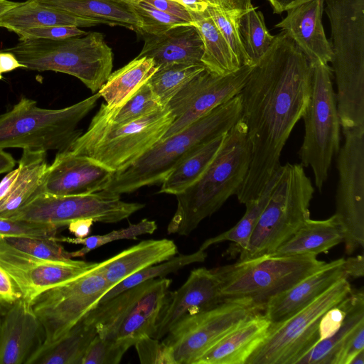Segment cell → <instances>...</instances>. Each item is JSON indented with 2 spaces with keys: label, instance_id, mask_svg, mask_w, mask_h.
<instances>
[{
  "label": "cell",
  "instance_id": "obj_46",
  "mask_svg": "<svg viewBox=\"0 0 364 364\" xmlns=\"http://www.w3.org/2000/svg\"><path fill=\"white\" fill-rule=\"evenodd\" d=\"M60 228L53 224L0 218V235H15L54 238Z\"/></svg>",
  "mask_w": 364,
  "mask_h": 364
},
{
  "label": "cell",
  "instance_id": "obj_49",
  "mask_svg": "<svg viewBox=\"0 0 364 364\" xmlns=\"http://www.w3.org/2000/svg\"><path fill=\"white\" fill-rule=\"evenodd\" d=\"M364 350V321L359 323L343 342L334 364H349L353 358Z\"/></svg>",
  "mask_w": 364,
  "mask_h": 364
},
{
  "label": "cell",
  "instance_id": "obj_14",
  "mask_svg": "<svg viewBox=\"0 0 364 364\" xmlns=\"http://www.w3.org/2000/svg\"><path fill=\"white\" fill-rule=\"evenodd\" d=\"M110 289L97 262L81 275L37 296L31 306L42 328L41 343L49 344L64 336Z\"/></svg>",
  "mask_w": 364,
  "mask_h": 364
},
{
  "label": "cell",
  "instance_id": "obj_34",
  "mask_svg": "<svg viewBox=\"0 0 364 364\" xmlns=\"http://www.w3.org/2000/svg\"><path fill=\"white\" fill-rule=\"evenodd\" d=\"M346 315L341 328L333 336L319 341L307 351L296 364H334L346 338L364 321V293L363 289L352 290L346 298Z\"/></svg>",
  "mask_w": 364,
  "mask_h": 364
},
{
  "label": "cell",
  "instance_id": "obj_51",
  "mask_svg": "<svg viewBox=\"0 0 364 364\" xmlns=\"http://www.w3.org/2000/svg\"><path fill=\"white\" fill-rule=\"evenodd\" d=\"M156 9L178 17L191 24L193 20L191 12L183 5L174 0H141Z\"/></svg>",
  "mask_w": 364,
  "mask_h": 364
},
{
  "label": "cell",
  "instance_id": "obj_38",
  "mask_svg": "<svg viewBox=\"0 0 364 364\" xmlns=\"http://www.w3.org/2000/svg\"><path fill=\"white\" fill-rule=\"evenodd\" d=\"M206 257L207 252L205 250L198 249V251L193 253L173 256L166 261L149 266L119 282L105 294L99 302L107 301L118 294L144 282L165 277V276L176 272L189 264L203 262L205 260Z\"/></svg>",
  "mask_w": 364,
  "mask_h": 364
},
{
  "label": "cell",
  "instance_id": "obj_20",
  "mask_svg": "<svg viewBox=\"0 0 364 364\" xmlns=\"http://www.w3.org/2000/svg\"><path fill=\"white\" fill-rule=\"evenodd\" d=\"M114 171L69 150L58 151L48 165L41 192L55 196L85 195L103 191Z\"/></svg>",
  "mask_w": 364,
  "mask_h": 364
},
{
  "label": "cell",
  "instance_id": "obj_42",
  "mask_svg": "<svg viewBox=\"0 0 364 364\" xmlns=\"http://www.w3.org/2000/svg\"><path fill=\"white\" fill-rule=\"evenodd\" d=\"M164 107L166 106L162 105L146 82L120 107L109 109L102 103L100 109L112 122L126 123L160 110Z\"/></svg>",
  "mask_w": 364,
  "mask_h": 364
},
{
  "label": "cell",
  "instance_id": "obj_45",
  "mask_svg": "<svg viewBox=\"0 0 364 364\" xmlns=\"http://www.w3.org/2000/svg\"><path fill=\"white\" fill-rule=\"evenodd\" d=\"M134 8L141 19V34L158 35L173 27L191 24L178 17L160 11L141 0H132Z\"/></svg>",
  "mask_w": 364,
  "mask_h": 364
},
{
  "label": "cell",
  "instance_id": "obj_48",
  "mask_svg": "<svg viewBox=\"0 0 364 364\" xmlns=\"http://www.w3.org/2000/svg\"><path fill=\"white\" fill-rule=\"evenodd\" d=\"M20 41L28 39L63 40L87 33L73 26H46L15 31Z\"/></svg>",
  "mask_w": 364,
  "mask_h": 364
},
{
  "label": "cell",
  "instance_id": "obj_24",
  "mask_svg": "<svg viewBox=\"0 0 364 364\" xmlns=\"http://www.w3.org/2000/svg\"><path fill=\"white\" fill-rule=\"evenodd\" d=\"M138 57L151 58L158 68L170 64H203L204 48L199 31L193 24L173 27L158 35L144 34Z\"/></svg>",
  "mask_w": 364,
  "mask_h": 364
},
{
  "label": "cell",
  "instance_id": "obj_50",
  "mask_svg": "<svg viewBox=\"0 0 364 364\" xmlns=\"http://www.w3.org/2000/svg\"><path fill=\"white\" fill-rule=\"evenodd\" d=\"M345 299L328 309L321 317L318 326L319 341L333 336L341 328L346 315Z\"/></svg>",
  "mask_w": 364,
  "mask_h": 364
},
{
  "label": "cell",
  "instance_id": "obj_7",
  "mask_svg": "<svg viewBox=\"0 0 364 364\" xmlns=\"http://www.w3.org/2000/svg\"><path fill=\"white\" fill-rule=\"evenodd\" d=\"M98 92L70 106L46 109L22 97L8 112L0 114V148L47 151L68 150L82 134L80 122L95 107Z\"/></svg>",
  "mask_w": 364,
  "mask_h": 364
},
{
  "label": "cell",
  "instance_id": "obj_26",
  "mask_svg": "<svg viewBox=\"0 0 364 364\" xmlns=\"http://www.w3.org/2000/svg\"><path fill=\"white\" fill-rule=\"evenodd\" d=\"M177 253V246L172 240H144L100 262V268L112 288L130 275L166 261Z\"/></svg>",
  "mask_w": 364,
  "mask_h": 364
},
{
  "label": "cell",
  "instance_id": "obj_4",
  "mask_svg": "<svg viewBox=\"0 0 364 364\" xmlns=\"http://www.w3.org/2000/svg\"><path fill=\"white\" fill-rule=\"evenodd\" d=\"M240 93L220 104L186 129L161 139L132 164L114 172L105 191L118 195L161 183L188 154L228 132L241 118Z\"/></svg>",
  "mask_w": 364,
  "mask_h": 364
},
{
  "label": "cell",
  "instance_id": "obj_11",
  "mask_svg": "<svg viewBox=\"0 0 364 364\" xmlns=\"http://www.w3.org/2000/svg\"><path fill=\"white\" fill-rule=\"evenodd\" d=\"M171 279L160 277L144 282L115 296L99 302L84 318L103 338L134 343L152 336Z\"/></svg>",
  "mask_w": 364,
  "mask_h": 364
},
{
  "label": "cell",
  "instance_id": "obj_56",
  "mask_svg": "<svg viewBox=\"0 0 364 364\" xmlns=\"http://www.w3.org/2000/svg\"><path fill=\"white\" fill-rule=\"evenodd\" d=\"M21 172L19 166L4 177L0 182V200L3 199L11 190L16 183Z\"/></svg>",
  "mask_w": 364,
  "mask_h": 364
},
{
  "label": "cell",
  "instance_id": "obj_5",
  "mask_svg": "<svg viewBox=\"0 0 364 364\" xmlns=\"http://www.w3.org/2000/svg\"><path fill=\"white\" fill-rule=\"evenodd\" d=\"M173 121L167 106L126 123L112 122L100 108L87 130L74 141L68 150L114 172L119 171L158 143Z\"/></svg>",
  "mask_w": 364,
  "mask_h": 364
},
{
  "label": "cell",
  "instance_id": "obj_53",
  "mask_svg": "<svg viewBox=\"0 0 364 364\" xmlns=\"http://www.w3.org/2000/svg\"><path fill=\"white\" fill-rule=\"evenodd\" d=\"M343 268L348 278H359L364 275V257L363 255L348 257L344 259Z\"/></svg>",
  "mask_w": 364,
  "mask_h": 364
},
{
  "label": "cell",
  "instance_id": "obj_40",
  "mask_svg": "<svg viewBox=\"0 0 364 364\" xmlns=\"http://www.w3.org/2000/svg\"><path fill=\"white\" fill-rule=\"evenodd\" d=\"M156 229L157 225L154 220L143 219L137 223H130L127 228L112 230L105 235H91L83 238L56 236L53 239L58 242L82 245L81 249L69 252L70 257L73 259L83 257L92 250L114 241L136 239L143 235L152 234Z\"/></svg>",
  "mask_w": 364,
  "mask_h": 364
},
{
  "label": "cell",
  "instance_id": "obj_8",
  "mask_svg": "<svg viewBox=\"0 0 364 364\" xmlns=\"http://www.w3.org/2000/svg\"><path fill=\"white\" fill-rule=\"evenodd\" d=\"M314 188L304 167L287 163L276 171L269 200L239 261L274 252L310 218Z\"/></svg>",
  "mask_w": 364,
  "mask_h": 364
},
{
  "label": "cell",
  "instance_id": "obj_41",
  "mask_svg": "<svg viewBox=\"0 0 364 364\" xmlns=\"http://www.w3.org/2000/svg\"><path fill=\"white\" fill-rule=\"evenodd\" d=\"M0 244L20 254L48 261L71 259L69 252L53 238L27 235H0Z\"/></svg>",
  "mask_w": 364,
  "mask_h": 364
},
{
  "label": "cell",
  "instance_id": "obj_29",
  "mask_svg": "<svg viewBox=\"0 0 364 364\" xmlns=\"http://www.w3.org/2000/svg\"><path fill=\"white\" fill-rule=\"evenodd\" d=\"M102 23L43 6L27 0L0 15V27L14 32L46 26H73L90 27Z\"/></svg>",
  "mask_w": 364,
  "mask_h": 364
},
{
  "label": "cell",
  "instance_id": "obj_47",
  "mask_svg": "<svg viewBox=\"0 0 364 364\" xmlns=\"http://www.w3.org/2000/svg\"><path fill=\"white\" fill-rule=\"evenodd\" d=\"M134 346L141 363L173 364L167 348L161 340L144 336Z\"/></svg>",
  "mask_w": 364,
  "mask_h": 364
},
{
  "label": "cell",
  "instance_id": "obj_16",
  "mask_svg": "<svg viewBox=\"0 0 364 364\" xmlns=\"http://www.w3.org/2000/svg\"><path fill=\"white\" fill-rule=\"evenodd\" d=\"M342 130L333 215L343 232L346 253L351 255L364 247V129Z\"/></svg>",
  "mask_w": 364,
  "mask_h": 364
},
{
  "label": "cell",
  "instance_id": "obj_19",
  "mask_svg": "<svg viewBox=\"0 0 364 364\" xmlns=\"http://www.w3.org/2000/svg\"><path fill=\"white\" fill-rule=\"evenodd\" d=\"M222 289L220 267L193 269L178 289L167 292L151 337L161 340L185 316L210 309L226 301Z\"/></svg>",
  "mask_w": 364,
  "mask_h": 364
},
{
  "label": "cell",
  "instance_id": "obj_52",
  "mask_svg": "<svg viewBox=\"0 0 364 364\" xmlns=\"http://www.w3.org/2000/svg\"><path fill=\"white\" fill-rule=\"evenodd\" d=\"M21 298V292L9 274L0 267V304L9 306Z\"/></svg>",
  "mask_w": 364,
  "mask_h": 364
},
{
  "label": "cell",
  "instance_id": "obj_60",
  "mask_svg": "<svg viewBox=\"0 0 364 364\" xmlns=\"http://www.w3.org/2000/svg\"><path fill=\"white\" fill-rule=\"evenodd\" d=\"M271 4L274 14L286 11L290 5L297 0H267Z\"/></svg>",
  "mask_w": 364,
  "mask_h": 364
},
{
  "label": "cell",
  "instance_id": "obj_43",
  "mask_svg": "<svg viewBox=\"0 0 364 364\" xmlns=\"http://www.w3.org/2000/svg\"><path fill=\"white\" fill-rule=\"evenodd\" d=\"M207 11L240 64L251 65L243 47L239 31V19L246 10L225 9L215 5L209 6Z\"/></svg>",
  "mask_w": 364,
  "mask_h": 364
},
{
  "label": "cell",
  "instance_id": "obj_1",
  "mask_svg": "<svg viewBox=\"0 0 364 364\" xmlns=\"http://www.w3.org/2000/svg\"><path fill=\"white\" fill-rule=\"evenodd\" d=\"M311 73L309 60L283 31L253 66L240 92L250 152L236 194L240 203L257 198L280 166L282 149L308 103Z\"/></svg>",
  "mask_w": 364,
  "mask_h": 364
},
{
  "label": "cell",
  "instance_id": "obj_12",
  "mask_svg": "<svg viewBox=\"0 0 364 364\" xmlns=\"http://www.w3.org/2000/svg\"><path fill=\"white\" fill-rule=\"evenodd\" d=\"M348 278H343L306 306L284 321L270 324L266 337L245 364H296L318 341L323 315L352 291Z\"/></svg>",
  "mask_w": 364,
  "mask_h": 364
},
{
  "label": "cell",
  "instance_id": "obj_22",
  "mask_svg": "<svg viewBox=\"0 0 364 364\" xmlns=\"http://www.w3.org/2000/svg\"><path fill=\"white\" fill-rule=\"evenodd\" d=\"M39 320L21 298L9 306L0 321V364H25L42 342Z\"/></svg>",
  "mask_w": 364,
  "mask_h": 364
},
{
  "label": "cell",
  "instance_id": "obj_27",
  "mask_svg": "<svg viewBox=\"0 0 364 364\" xmlns=\"http://www.w3.org/2000/svg\"><path fill=\"white\" fill-rule=\"evenodd\" d=\"M77 16L122 26L141 34V21L132 0H31Z\"/></svg>",
  "mask_w": 364,
  "mask_h": 364
},
{
  "label": "cell",
  "instance_id": "obj_33",
  "mask_svg": "<svg viewBox=\"0 0 364 364\" xmlns=\"http://www.w3.org/2000/svg\"><path fill=\"white\" fill-rule=\"evenodd\" d=\"M191 14L193 25L203 41L204 51L201 63L205 68L215 74L225 75L242 66L208 11L191 12Z\"/></svg>",
  "mask_w": 364,
  "mask_h": 364
},
{
  "label": "cell",
  "instance_id": "obj_3",
  "mask_svg": "<svg viewBox=\"0 0 364 364\" xmlns=\"http://www.w3.org/2000/svg\"><path fill=\"white\" fill-rule=\"evenodd\" d=\"M342 129H364V0H325Z\"/></svg>",
  "mask_w": 364,
  "mask_h": 364
},
{
  "label": "cell",
  "instance_id": "obj_6",
  "mask_svg": "<svg viewBox=\"0 0 364 364\" xmlns=\"http://www.w3.org/2000/svg\"><path fill=\"white\" fill-rule=\"evenodd\" d=\"M4 51L13 53L26 69L55 71L79 79L94 94L112 73L113 52L102 33L87 34L63 40L20 41Z\"/></svg>",
  "mask_w": 364,
  "mask_h": 364
},
{
  "label": "cell",
  "instance_id": "obj_13",
  "mask_svg": "<svg viewBox=\"0 0 364 364\" xmlns=\"http://www.w3.org/2000/svg\"><path fill=\"white\" fill-rule=\"evenodd\" d=\"M263 310L244 299H228L210 309L186 315L162 338L173 364H196L215 343Z\"/></svg>",
  "mask_w": 364,
  "mask_h": 364
},
{
  "label": "cell",
  "instance_id": "obj_23",
  "mask_svg": "<svg viewBox=\"0 0 364 364\" xmlns=\"http://www.w3.org/2000/svg\"><path fill=\"white\" fill-rule=\"evenodd\" d=\"M344 258L326 264L291 288L271 299L262 311L271 324L291 316L320 296L333 284L348 278L343 268Z\"/></svg>",
  "mask_w": 364,
  "mask_h": 364
},
{
  "label": "cell",
  "instance_id": "obj_63",
  "mask_svg": "<svg viewBox=\"0 0 364 364\" xmlns=\"http://www.w3.org/2000/svg\"><path fill=\"white\" fill-rule=\"evenodd\" d=\"M311 1V0H297V1H296L295 2H294L291 5H290V6L289 7V9H291V8H293V7H294V6H299V5H300V4H304V3H305V2H307V1ZM288 9H287V10H288Z\"/></svg>",
  "mask_w": 364,
  "mask_h": 364
},
{
  "label": "cell",
  "instance_id": "obj_54",
  "mask_svg": "<svg viewBox=\"0 0 364 364\" xmlns=\"http://www.w3.org/2000/svg\"><path fill=\"white\" fill-rule=\"evenodd\" d=\"M95 221L92 219H78L68 225V230L75 237L83 238L88 236Z\"/></svg>",
  "mask_w": 364,
  "mask_h": 364
},
{
  "label": "cell",
  "instance_id": "obj_30",
  "mask_svg": "<svg viewBox=\"0 0 364 364\" xmlns=\"http://www.w3.org/2000/svg\"><path fill=\"white\" fill-rule=\"evenodd\" d=\"M97 335L95 326L84 318L64 336L49 343H40L25 364H82L85 353Z\"/></svg>",
  "mask_w": 364,
  "mask_h": 364
},
{
  "label": "cell",
  "instance_id": "obj_59",
  "mask_svg": "<svg viewBox=\"0 0 364 364\" xmlns=\"http://www.w3.org/2000/svg\"><path fill=\"white\" fill-rule=\"evenodd\" d=\"M16 165V160L9 153L0 148V174L11 171Z\"/></svg>",
  "mask_w": 364,
  "mask_h": 364
},
{
  "label": "cell",
  "instance_id": "obj_36",
  "mask_svg": "<svg viewBox=\"0 0 364 364\" xmlns=\"http://www.w3.org/2000/svg\"><path fill=\"white\" fill-rule=\"evenodd\" d=\"M275 179L276 172L267 183L261 194L257 198L244 204L246 210L242 218L227 231L205 240L199 249L205 250L215 244L230 241L234 243L232 252L240 253L245 250L248 245L260 214L269 200Z\"/></svg>",
  "mask_w": 364,
  "mask_h": 364
},
{
  "label": "cell",
  "instance_id": "obj_55",
  "mask_svg": "<svg viewBox=\"0 0 364 364\" xmlns=\"http://www.w3.org/2000/svg\"><path fill=\"white\" fill-rule=\"evenodd\" d=\"M17 68H26V66L21 63L13 53L6 51L0 52V80L3 78V73Z\"/></svg>",
  "mask_w": 364,
  "mask_h": 364
},
{
  "label": "cell",
  "instance_id": "obj_31",
  "mask_svg": "<svg viewBox=\"0 0 364 364\" xmlns=\"http://www.w3.org/2000/svg\"><path fill=\"white\" fill-rule=\"evenodd\" d=\"M19 176L11 191L0 200V218H7L41 192L48 164L46 151L23 149Z\"/></svg>",
  "mask_w": 364,
  "mask_h": 364
},
{
  "label": "cell",
  "instance_id": "obj_18",
  "mask_svg": "<svg viewBox=\"0 0 364 364\" xmlns=\"http://www.w3.org/2000/svg\"><path fill=\"white\" fill-rule=\"evenodd\" d=\"M97 264L73 259H41L20 254L0 244V267L21 292V299L29 304L44 291L81 275Z\"/></svg>",
  "mask_w": 364,
  "mask_h": 364
},
{
  "label": "cell",
  "instance_id": "obj_9",
  "mask_svg": "<svg viewBox=\"0 0 364 364\" xmlns=\"http://www.w3.org/2000/svg\"><path fill=\"white\" fill-rule=\"evenodd\" d=\"M326 264L311 254L266 255L219 267L225 300L244 299L262 310L274 296Z\"/></svg>",
  "mask_w": 364,
  "mask_h": 364
},
{
  "label": "cell",
  "instance_id": "obj_37",
  "mask_svg": "<svg viewBox=\"0 0 364 364\" xmlns=\"http://www.w3.org/2000/svg\"><path fill=\"white\" fill-rule=\"evenodd\" d=\"M239 31L245 50L254 66L269 50L275 36L268 31L263 14L253 6L240 16Z\"/></svg>",
  "mask_w": 364,
  "mask_h": 364
},
{
  "label": "cell",
  "instance_id": "obj_25",
  "mask_svg": "<svg viewBox=\"0 0 364 364\" xmlns=\"http://www.w3.org/2000/svg\"><path fill=\"white\" fill-rule=\"evenodd\" d=\"M262 311L252 316L207 350L196 364H245L270 326Z\"/></svg>",
  "mask_w": 364,
  "mask_h": 364
},
{
  "label": "cell",
  "instance_id": "obj_21",
  "mask_svg": "<svg viewBox=\"0 0 364 364\" xmlns=\"http://www.w3.org/2000/svg\"><path fill=\"white\" fill-rule=\"evenodd\" d=\"M324 1L311 0L291 8L274 26L294 43L311 65L328 64L331 60L330 42L322 23Z\"/></svg>",
  "mask_w": 364,
  "mask_h": 364
},
{
  "label": "cell",
  "instance_id": "obj_28",
  "mask_svg": "<svg viewBox=\"0 0 364 364\" xmlns=\"http://www.w3.org/2000/svg\"><path fill=\"white\" fill-rule=\"evenodd\" d=\"M343 241L342 230L333 215L325 220H307L272 255L293 256L326 253Z\"/></svg>",
  "mask_w": 364,
  "mask_h": 364
},
{
  "label": "cell",
  "instance_id": "obj_62",
  "mask_svg": "<svg viewBox=\"0 0 364 364\" xmlns=\"http://www.w3.org/2000/svg\"><path fill=\"white\" fill-rule=\"evenodd\" d=\"M349 364H364V350L358 353Z\"/></svg>",
  "mask_w": 364,
  "mask_h": 364
},
{
  "label": "cell",
  "instance_id": "obj_10",
  "mask_svg": "<svg viewBox=\"0 0 364 364\" xmlns=\"http://www.w3.org/2000/svg\"><path fill=\"white\" fill-rule=\"evenodd\" d=\"M311 66L310 96L301 117L304 136L298 156L303 167H311L315 186L321 192L340 149L341 124L331 68L321 63Z\"/></svg>",
  "mask_w": 364,
  "mask_h": 364
},
{
  "label": "cell",
  "instance_id": "obj_39",
  "mask_svg": "<svg viewBox=\"0 0 364 364\" xmlns=\"http://www.w3.org/2000/svg\"><path fill=\"white\" fill-rule=\"evenodd\" d=\"M205 68L203 64H170L159 68L147 82L162 105L166 106L185 85Z\"/></svg>",
  "mask_w": 364,
  "mask_h": 364
},
{
  "label": "cell",
  "instance_id": "obj_58",
  "mask_svg": "<svg viewBox=\"0 0 364 364\" xmlns=\"http://www.w3.org/2000/svg\"><path fill=\"white\" fill-rule=\"evenodd\" d=\"M212 2L225 9L247 10L252 6V0H211Z\"/></svg>",
  "mask_w": 364,
  "mask_h": 364
},
{
  "label": "cell",
  "instance_id": "obj_15",
  "mask_svg": "<svg viewBox=\"0 0 364 364\" xmlns=\"http://www.w3.org/2000/svg\"><path fill=\"white\" fill-rule=\"evenodd\" d=\"M144 204L122 200L120 195L100 191L90 194L55 196L39 192L8 219L53 224L60 228L78 219L115 223L142 209Z\"/></svg>",
  "mask_w": 364,
  "mask_h": 364
},
{
  "label": "cell",
  "instance_id": "obj_61",
  "mask_svg": "<svg viewBox=\"0 0 364 364\" xmlns=\"http://www.w3.org/2000/svg\"><path fill=\"white\" fill-rule=\"evenodd\" d=\"M19 2L11 1L9 0H0V15L18 6Z\"/></svg>",
  "mask_w": 364,
  "mask_h": 364
},
{
  "label": "cell",
  "instance_id": "obj_2",
  "mask_svg": "<svg viewBox=\"0 0 364 364\" xmlns=\"http://www.w3.org/2000/svg\"><path fill=\"white\" fill-rule=\"evenodd\" d=\"M250 161L247 128L240 118L226 133L220 148L200 178L176 196L177 207L168 225V233L190 235L230 196H236L247 173Z\"/></svg>",
  "mask_w": 364,
  "mask_h": 364
},
{
  "label": "cell",
  "instance_id": "obj_17",
  "mask_svg": "<svg viewBox=\"0 0 364 364\" xmlns=\"http://www.w3.org/2000/svg\"><path fill=\"white\" fill-rule=\"evenodd\" d=\"M252 68L242 65L225 75L215 74L205 68L196 75L166 105L173 121L161 139L186 129L240 93Z\"/></svg>",
  "mask_w": 364,
  "mask_h": 364
},
{
  "label": "cell",
  "instance_id": "obj_35",
  "mask_svg": "<svg viewBox=\"0 0 364 364\" xmlns=\"http://www.w3.org/2000/svg\"><path fill=\"white\" fill-rule=\"evenodd\" d=\"M226 133L206 141L183 158L163 180L159 193L176 196L196 182L213 160Z\"/></svg>",
  "mask_w": 364,
  "mask_h": 364
},
{
  "label": "cell",
  "instance_id": "obj_44",
  "mask_svg": "<svg viewBox=\"0 0 364 364\" xmlns=\"http://www.w3.org/2000/svg\"><path fill=\"white\" fill-rule=\"evenodd\" d=\"M134 346L128 340L107 339L96 336L89 345L82 364H117Z\"/></svg>",
  "mask_w": 364,
  "mask_h": 364
},
{
  "label": "cell",
  "instance_id": "obj_32",
  "mask_svg": "<svg viewBox=\"0 0 364 364\" xmlns=\"http://www.w3.org/2000/svg\"><path fill=\"white\" fill-rule=\"evenodd\" d=\"M158 68L151 58L136 56L112 73L97 92L108 108L116 109L145 84Z\"/></svg>",
  "mask_w": 364,
  "mask_h": 364
},
{
  "label": "cell",
  "instance_id": "obj_57",
  "mask_svg": "<svg viewBox=\"0 0 364 364\" xmlns=\"http://www.w3.org/2000/svg\"><path fill=\"white\" fill-rule=\"evenodd\" d=\"M183 5L190 12L202 13L209 6H215L211 0H174Z\"/></svg>",
  "mask_w": 364,
  "mask_h": 364
}]
</instances>
